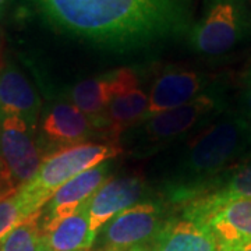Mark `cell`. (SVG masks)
<instances>
[{"mask_svg":"<svg viewBox=\"0 0 251 251\" xmlns=\"http://www.w3.org/2000/svg\"><path fill=\"white\" fill-rule=\"evenodd\" d=\"M64 34L113 52L144 49L186 32L190 0H32Z\"/></svg>","mask_w":251,"mask_h":251,"instance_id":"1","label":"cell"},{"mask_svg":"<svg viewBox=\"0 0 251 251\" xmlns=\"http://www.w3.org/2000/svg\"><path fill=\"white\" fill-rule=\"evenodd\" d=\"M251 123L236 110L226 112L194 133L165 181L171 202L186 204L198 197L247 151Z\"/></svg>","mask_w":251,"mask_h":251,"instance_id":"2","label":"cell"},{"mask_svg":"<svg viewBox=\"0 0 251 251\" xmlns=\"http://www.w3.org/2000/svg\"><path fill=\"white\" fill-rule=\"evenodd\" d=\"M224 112L222 91L206 90L187 105L162 112L138 123V128L131 133L130 152L140 158L152 155L193 131H200Z\"/></svg>","mask_w":251,"mask_h":251,"instance_id":"3","label":"cell"},{"mask_svg":"<svg viewBox=\"0 0 251 251\" xmlns=\"http://www.w3.org/2000/svg\"><path fill=\"white\" fill-rule=\"evenodd\" d=\"M123 152L120 143H85L50 153L44 158L39 169L17 194L28 212L41 211L53 194L82 172L108 162Z\"/></svg>","mask_w":251,"mask_h":251,"instance_id":"4","label":"cell"},{"mask_svg":"<svg viewBox=\"0 0 251 251\" xmlns=\"http://www.w3.org/2000/svg\"><path fill=\"white\" fill-rule=\"evenodd\" d=\"M45 155L35 128L18 116L0 122V200L16 196L32 179Z\"/></svg>","mask_w":251,"mask_h":251,"instance_id":"5","label":"cell"},{"mask_svg":"<svg viewBox=\"0 0 251 251\" xmlns=\"http://www.w3.org/2000/svg\"><path fill=\"white\" fill-rule=\"evenodd\" d=\"M251 18L244 0H209L194 27L190 44L198 53L222 56L250 34Z\"/></svg>","mask_w":251,"mask_h":251,"instance_id":"6","label":"cell"},{"mask_svg":"<svg viewBox=\"0 0 251 251\" xmlns=\"http://www.w3.org/2000/svg\"><path fill=\"white\" fill-rule=\"evenodd\" d=\"M166 219L162 202L140 201L99 230L91 251H148Z\"/></svg>","mask_w":251,"mask_h":251,"instance_id":"7","label":"cell"},{"mask_svg":"<svg viewBox=\"0 0 251 251\" xmlns=\"http://www.w3.org/2000/svg\"><path fill=\"white\" fill-rule=\"evenodd\" d=\"M103 138L99 126L75 108L72 102H56L50 105L41 120L38 143L44 155L92 143V138ZM105 140V138H103Z\"/></svg>","mask_w":251,"mask_h":251,"instance_id":"8","label":"cell"},{"mask_svg":"<svg viewBox=\"0 0 251 251\" xmlns=\"http://www.w3.org/2000/svg\"><path fill=\"white\" fill-rule=\"evenodd\" d=\"M148 112V95L140 85L133 69L122 67L112 72V92L105 115L108 143H120V135L141 123Z\"/></svg>","mask_w":251,"mask_h":251,"instance_id":"9","label":"cell"},{"mask_svg":"<svg viewBox=\"0 0 251 251\" xmlns=\"http://www.w3.org/2000/svg\"><path fill=\"white\" fill-rule=\"evenodd\" d=\"M208 82L206 75L196 70L180 66L165 67L151 85L145 119L187 105L208 90Z\"/></svg>","mask_w":251,"mask_h":251,"instance_id":"10","label":"cell"},{"mask_svg":"<svg viewBox=\"0 0 251 251\" xmlns=\"http://www.w3.org/2000/svg\"><path fill=\"white\" fill-rule=\"evenodd\" d=\"M191 219L209 229L219 251H234L251 243V198L227 201Z\"/></svg>","mask_w":251,"mask_h":251,"instance_id":"11","label":"cell"},{"mask_svg":"<svg viewBox=\"0 0 251 251\" xmlns=\"http://www.w3.org/2000/svg\"><path fill=\"white\" fill-rule=\"evenodd\" d=\"M147 193V183L140 175H128L108 180L92 196L88 204L90 230L97 239L98 232L115 216L140 202Z\"/></svg>","mask_w":251,"mask_h":251,"instance_id":"12","label":"cell"},{"mask_svg":"<svg viewBox=\"0 0 251 251\" xmlns=\"http://www.w3.org/2000/svg\"><path fill=\"white\" fill-rule=\"evenodd\" d=\"M109 169V161L103 162L63 184L42 208V229L45 230L52 227L90 201L92 196L108 181Z\"/></svg>","mask_w":251,"mask_h":251,"instance_id":"13","label":"cell"},{"mask_svg":"<svg viewBox=\"0 0 251 251\" xmlns=\"http://www.w3.org/2000/svg\"><path fill=\"white\" fill-rule=\"evenodd\" d=\"M239 198H251V158L224 173L198 197L183 204L181 214L194 218L214 206Z\"/></svg>","mask_w":251,"mask_h":251,"instance_id":"14","label":"cell"},{"mask_svg":"<svg viewBox=\"0 0 251 251\" xmlns=\"http://www.w3.org/2000/svg\"><path fill=\"white\" fill-rule=\"evenodd\" d=\"M148 251H219L205 225L180 214L171 216Z\"/></svg>","mask_w":251,"mask_h":251,"instance_id":"15","label":"cell"},{"mask_svg":"<svg viewBox=\"0 0 251 251\" xmlns=\"http://www.w3.org/2000/svg\"><path fill=\"white\" fill-rule=\"evenodd\" d=\"M41 100L27 77L17 67L0 69V116H18L35 128Z\"/></svg>","mask_w":251,"mask_h":251,"instance_id":"16","label":"cell"},{"mask_svg":"<svg viewBox=\"0 0 251 251\" xmlns=\"http://www.w3.org/2000/svg\"><path fill=\"white\" fill-rule=\"evenodd\" d=\"M88 204L44 230L46 251H91L95 237L90 230Z\"/></svg>","mask_w":251,"mask_h":251,"instance_id":"17","label":"cell"},{"mask_svg":"<svg viewBox=\"0 0 251 251\" xmlns=\"http://www.w3.org/2000/svg\"><path fill=\"white\" fill-rule=\"evenodd\" d=\"M110 92L112 72L95 78L80 81L70 91V102L99 126L105 141V115L110 100Z\"/></svg>","mask_w":251,"mask_h":251,"instance_id":"18","label":"cell"},{"mask_svg":"<svg viewBox=\"0 0 251 251\" xmlns=\"http://www.w3.org/2000/svg\"><path fill=\"white\" fill-rule=\"evenodd\" d=\"M41 218L42 209L18 225L1 243L0 251H46Z\"/></svg>","mask_w":251,"mask_h":251,"instance_id":"19","label":"cell"},{"mask_svg":"<svg viewBox=\"0 0 251 251\" xmlns=\"http://www.w3.org/2000/svg\"><path fill=\"white\" fill-rule=\"evenodd\" d=\"M31 214L18 194L0 200V246L18 225H21Z\"/></svg>","mask_w":251,"mask_h":251,"instance_id":"20","label":"cell"},{"mask_svg":"<svg viewBox=\"0 0 251 251\" xmlns=\"http://www.w3.org/2000/svg\"><path fill=\"white\" fill-rule=\"evenodd\" d=\"M237 112L251 123V70L249 72V75L246 77V85H244L242 95H240Z\"/></svg>","mask_w":251,"mask_h":251,"instance_id":"21","label":"cell"},{"mask_svg":"<svg viewBox=\"0 0 251 251\" xmlns=\"http://www.w3.org/2000/svg\"><path fill=\"white\" fill-rule=\"evenodd\" d=\"M247 159L251 158V126H250V131H249V144H247Z\"/></svg>","mask_w":251,"mask_h":251,"instance_id":"22","label":"cell"},{"mask_svg":"<svg viewBox=\"0 0 251 251\" xmlns=\"http://www.w3.org/2000/svg\"><path fill=\"white\" fill-rule=\"evenodd\" d=\"M6 4H7V0H0V16L3 14V11H4V7H6Z\"/></svg>","mask_w":251,"mask_h":251,"instance_id":"23","label":"cell"},{"mask_svg":"<svg viewBox=\"0 0 251 251\" xmlns=\"http://www.w3.org/2000/svg\"><path fill=\"white\" fill-rule=\"evenodd\" d=\"M234 251H251V243L250 244H246V246H243L240 249H237V250Z\"/></svg>","mask_w":251,"mask_h":251,"instance_id":"24","label":"cell"}]
</instances>
